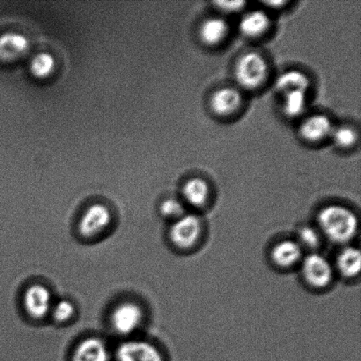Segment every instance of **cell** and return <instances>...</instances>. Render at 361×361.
<instances>
[{"instance_id":"obj_18","label":"cell","mask_w":361,"mask_h":361,"mask_svg":"<svg viewBox=\"0 0 361 361\" xmlns=\"http://www.w3.org/2000/svg\"><path fill=\"white\" fill-rule=\"evenodd\" d=\"M276 88L283 94L289 91H307L310 87V80L300 71L290 70L283 73L276 80Z\"/></svg>"},{"instance_id":"obj_13","label":"cell","mask_w":361,"mask_h":361,"mask_svg":"<svg viewBox=\"0 0 361 361\" xmlns=\"http://www.w3.org/2000/svg\"><path fill=\"white\" fill-rule=\"evenodd\" d=\"M332 130L330 118L321 114L310 116L300 126V136L312 142L324 139L330 135Z\"/></svg>"},{"instance_id":"obj_14","label":"cell","mask_w":361,"mask_h":361,"mask_svg":"<svg viewBox=\"0 0 361 361\" xmlns=\"http://www.w3.org/2000/svg\"><path fill=\"white\" fill-rule=\"evenodd\" d=\"M228 26L221 18H210L201 24L200 37L207 45H216L224 40L228 35Z\"/></svg>"},{"instance_id":"obj_6","label":"cell","mask_w":361,"mask_h":361,"mask_svg":"<svg viewBox=\"0 0 361 361\" xmlns=\"http://www.w3.org/2000/svg\"><path fill=\"white\" fill-rule=\"evenodd\" d=\"M112 221L111 210L102 204H94L87 208L80 219L79 232L85 238L100 235Z\"/></svg>"},{"instance_id":"obj_1","label":"cell","mask_w":361,"mask_h":361,"mask_svg":"<svg viewBox=\"0 0 361 361\" xmlns=\"http://www.w3.org/2000/svg\"><path fill=\"white\" fill-rule=\"evenodd\" d=\"M318 225L329 240L335 243H346L356 235L359 221L348 208L338 204L325 207L318 214Z\"/></svg>"},{"instance_id":"obj_19","label":"cell","mask_w":361,"mask_h":361,"mask_svg":"<svg viewBox=\"0 0 361 361\" xmlns=\"http://www.w3.org/2000/svg\"><path fill=\"white\" fill-rule=\"evenodd\" d=\"M56 61L54 56L47 52L38 53L31 60L32 74L38 79H45L54 73Z\"/></svg>"},{"instance_id":"obj_2","label":"cell","mask_w":361,"mask_h":361,"mask_svg":"<svg viewBox=\"0 0 361 361\" xmlns=\"http://www.w3.org/2000/svg\"><path fill=\"white\" fill-rule=\"evenodd\" d=\"M235 79L240 87L255 90L260 87L268 76V65L263 56L249 52L240 56L235 66Z\"/></svg>"},{"instance_id":"obj_22","label":"cell","mask_w":361,"mask_h":361,"mask_svg":"<svg viewBox=\"0 0 361 361\" xmlns=\"http://www.w3.org/2000/svg\"><path fill=\"white\" fill-rule=\"evenodd\" d=\"M331 133L334 142L343 148L352 147L358 139V134L351 127L341 126Z\"/></svg>"},{"instance_id":"obj_11","label":"cell","mask_w":361,"mask_h":361,"mask_svg":"<svg viewBox=\"0 0 361 361\" xmlns=\"http://www.w3.org/2000/svg\"><path fill=\"white\" fill-rule=\"evenodd\" d=\"M242 104V95L233 87H223L216 91L211 98L212 111L219 116H228L235 113Z\"/></svg>"},{"instance_id":"obj_9","label":"cell","mask_w":361,"mask_h":361,"mask_svg":"<svg viewBox=\"0 0 361 361\" xmlns=\"http://www.w3.org/2000/svg\"><path fill=\"white\" fill-rule=\"evenodd\" d=\"M30 49V42L25 35L7 32L0 35V60L3 62H14L23 58Z\"/></svg>"},{"instance_id":"obj_25","label":"cell","mask_w":361,"mask_h":361,"mask_svg":"<svg viewBox=\"0 0 361 361\" xmlns=\"http://www.w3.org/2000/svg\"><path fill=\"white\" fill-rule=\"evenodd\" d=\"M219 9L228 13L238 12L242 9L245 2L243 1H218L216 2Z\"/></svg>"},{"instance_id":"obj_4","label":"cell","mask_w":361,"mask_h":361,"mask_svg":"<svg viewBox=\"0 0 361 361\" xmlns=\"http://www.w3.org/2000/svg\"><path fill=\"white\" fill-rule=\"evenodd\" d=\"M143 321V310L140 305L133 302L118 304L111 314V324L113 329L120 335L127 336L133 334Z\"/></svg>"},{"instance_id":"obj_5","label":"cell","mask_w":361,"mask_h":361,"mask_svg":"<svg viewBox=\"0 0 361 361\" xmlns=\"http://www.w3.org/2000/svg\"><path fill=\"white\" fill-rule=\"evenodd\" d=\"M302 271L304 279L316 288H325L334 278V269L330 262L317 253H311L304 258Z\"/></svg>"},{"instance_id":"obj_7","label":"cell","mask_w":361,"mask_h":361,"mask_svg":"<svg viewBox=\"0 0 361 361\" xmlns=\"http://www.w3.org/2000/svg\"><path fill=\"white\" fill-rule=\"evenodd\" d=\"M116 357L118 361H164L157 346L137 339L120 344L116 349Z\"/></svg>"},{"instance_id":"obj_3","label":"cell","mask_w":361,"mask_h":361,"mask_svg":"<svg viewBox=\"0 0 361 361\" xmlns=\"http://www.w3.org/2000/svg\"><path fill=\"white\" fill-rule=\"evenodd\" d=\"M201 231L200 217L194 214H184L173 223L169 230V238L180 249H189L200 239Z\"/></svg>"},{"instance_id":"obj_12","label":"cell","mask_w":361,"mask_h":361,"mask_svg":"<svg viewBox=\"0 0 361 361\" xmlns=\"http://www.w3.org/2000/svg\"><path fill=\"white\" fill-rule=\"evenodd\" d=\"M302 247L299 243L292 240H281L271 250V257L276 265L288 268L302 259Z\"/></svg>"},{"instance_id":"obj_24","label":"cell","mask_w":361,"mask_h":361,"mask_svg":"<svg viewBox=\"0 0 361 361\" xmlns=\"http://www.w3.org/2000/svg\"><path fill=\"white\" fill-rule=\"evenodd\" d=\"M300 245L309 250L317 249L320 245L319 233L311 226H304L299 233Z\"/></svg>"},{"instance_id":"obj_23","label":"cell","mask_w":361,"mask_h":361,"mask_svg":"<svg viewBox=\"0 0 361 361\" xmlns=\"http://www.w3.org/2000/svg\"><path fill=\"white\" fill-rule=\"evenodd\" d=\"M160 212L166 219H178L184 215V207L182 203L176 198H168L162 202Z\"/></svg>"},{"instance_id":"obj_17","label":"cell","mask_w":361,"mask_h":361,"mask_svg":"<svg viewBox=\"0 0 361 361\" xmlns=\"http://www.w3.org/2000/svg\"><path fill=\"white\" fill-rule=\"evenodd\" d=\"M209 186L204 180L191 178L188 180L183 188V195L187 203L195 207H200L205 204L209 197Z\"/></svg>"},{"instance_id":"obj_15","label":"cell","mask_w":361,"mask_h":361,"mask_svg":"<svg viewBox=\"0 0 361 361\" xmlns=\"http://www.w3.org/2000/svg\"><path fill=\"white\" fill-rule=\"evenodd\" d=\"M270 20L263 11L247 13L240 21V30L247 37H255L264 34L268 30Z\"/></svg>"},{"instance_id":"obj_8","label":"cell","mask_w":361,"mask_h":361,"mask_svg":"<svg viewBox=\"0 0 361 361\" xmlns=\"http://www.w3.org/2000/svg\"><path fill=\"white\" fill-rule=\"evenodd\" d=\"M23 305L32 318L42 319L51 313V293L46 286L40 284L28 286L24 292Z\"/></svg>"},{"instance_id":"obj_10","label":"cell","mask_w":361,"mask_h":361,"mask_svg":"<svg viewBox=\"0 0 361 361\" xmlns=\"http://www.w3.org/2000/svg\"><path fill=\"white\" fill-rule=\"evenodd\" d=\"M72 361H109V352L101 338L84 339L74 349Z\"/></svg>"},{"instance_id":"obj_16","label":"cell","mask_w":361,"mask_h":361,"mask_svg":"<svg viewBox=\"0 0 361 361\" xmlns=\"http://www.w3.org/2000/svg\"><path fill=\"white\" fill-rule=\"evenodd\" d=\"M339 272L345 278L356 277L360 274L361 267V255L356 247H345L339 253L337 259Z\"/></svg>"},{"instance_id":"obj_21","label":"cell","mask_w":361,"mask_h":361,"mask_svg":"<svg viewBox=\"0 0 361 361\" xmlns=\"http://www.w3.org/2000/svg\"><path fill=\"white\" fill-rule=\"evenodd\" d=\"M75 312V307L73 303L68 300H61L52 305L51 313L53 319L56 323H66L73 317Z\"/></svg>"},{"instance_id":"obj_20","label":"cell","mask_w":361,"mask_h":361,"mask_svg":"<svg viewBox=\"0 0 361 361\" xmlns=\"http://www.w3.org/2000/svg\"><path fill=\"white\" fill-rule=\"evenodd\" d=\"M306 91L293 90L285 94L284 112L289 118H296L305 109Z\"/></svg>"}]
</instances>
